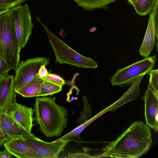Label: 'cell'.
Masks as SVG:
<instances>
[{"label":"cell","instance_id":"obj_7","mask_svg":"<svg viewBox=\"0 0 158 158\" xmlns=\"http://www.w3.org/2000/svg\"><path fill=\"white\" fill-rule=\"evenodd\" d=\"M49 58L38 57L20 62L15 70L14 86L15 91L38 76L39 69L43 65L49 64Z\"/></svg>","mask_w":158,"mask_h":158},{"label":"cell","instance_id":"obj_25","mask_svg":"<svg viewBox=\"0 0 158 158\" xmlns=\"http://www.w3.org/2000/svg\"><path fill=\"white\" fill-rule=\"evenodd\" d=\"M12 69L11 67L5 61L0 58V77H2L8 73Z\"/></svg>","mask_w":158,"mask_h":158},{"label":"cell","instance_id":"obj_6","mask_svg":"<svg viewBox=\"0 0 158 158\" xmlns=\"http://www.w3.org/2000/svg\"><path fill=\"white\" fill-rule=\"evenodd\" d=\"M10 14L20 49L26 45L34 26L31 12L27 3L15 6L10 10Z\"/></svg>","mask_w":158,"mask_h":158},{"label":"cell","instance_id":"obj_16","mask_svg":"<svg viewBox=\"0 0 158 158\" xmlns=\"http://www.w3.org/2000/svg\"><path fill=\"white\" fill-rule=\"evenodd\" d=\"M95 117H94L86 120L70 132L53 142H56L61 140L68 141L70 142L74 141L78 144L86 143L81 139L80 134L86 127L95 118Z\"/></svg>","mask_w":158,"mask_h":158},{"label":"cell","instance_id":"obj_26","mask_svg":"<svg viewBox=\"0 0 158 158\" xmlns=\"http://www.w3.org/2000/svg\"><path fill=\"white\" fill-rule=\"evenodd\" d=\"M157 5L156 7L154 17V24L156 37L157 39L156 48L158 50V10Z\"/></svg>","mask_w":158,"mask_h":158},{"label":"cell","instance_id":"obj_19","mask_svg":"<svg viewBox=\"0 0 158 158\" xmlns=\"http://www.w3.org/2000/svg\"><path fill=\"white\" fill-rule=\"evenodd\" d=\"M62 87L45 79L41 86L39 96H46L57 93L62 90Z\"/></svg>","mask_w":158,"mask_h":158},{"label":"cell","instance_id":"obj_1","mask_svg":"<svg viewBox=\"0 0 158 158\" xmlns=\"http://www.w3.org/2000/svg\"><path fill=\"white\" fill-rule=\"evenodd\" d=\"M150 127L143 122H133L117 139L104 147L98 157L138 158L145 154L152 143Z\"/></svg>","mask_w":158,"mask_h":158},{"label":"cell","instance_id":"obj_5","mask_svg":"<svg viewBox=\"0 0 158 158\" xmlns=\"http://www.w3.org/2000/svg\"><path fill=\"white\" fill-rule=\"evenodd\" d=\"M156 56L143 58L126 67L118 69L110 78L113 86L129 85L138 77L146 74L154 67Z\"/></svg>","mask_w":158,"mask_h":158},{"label":"cell","instance_id":"obj_30","mask_svg":"<svg viewBox=\"0 0 158 158\" xmlns=\"http://www.w3.org/2000/svg\"><path fill=\"white\" fill-rule=\"evenodd\" d=\"M128 3L132 5L134 7L137 2V0H127Z\"/></svg>","mask_w":158,"mask_h":158},{"label":"cell","instance_id":"obj_20","mask_svg":"<svg viewBox=\"0 0 158 158\" xmlns=\"http://www.w3.org/2000/svg\"><path fill=\"white\" fill-rule=\"evenodd\" d=\"M83 103V110L80 112V115L76 121V123L79 125L85 122L91 115V112L90 105L88 99L85 96L82 97Z\"/></svg>","mask_w":158,"mask_h":158},{"label":"cell","instance_id":"obj_21","mask_svg":"<svg viewBox=\"0 0 158 158\" xmlns=\"http://www.w3.org/2000/svg\"><path fill=\"white\" fill-rule=\"evenodd\" d=\"M149 76V83L147 87L158 94V69H151L147 73Z\"/></svg>","mask_w":158,"mask_h":158},{"label":"cell","instance_id":"obj_4","mask_svg":"<svg viewBox=\"0 0 158 158\" xmlns=\"http://www.w3.org/2000/svg\"><path fill=\"white\" fill-rule=\"evenodd\" d=\"M36 18L47 32L57 62L60 64H67L81 68L94 69L98 67L94 60L81 55L69 47L50 31L37 17Z\"/></svg>","mask_w":158,"mask_h":158},{"label":"cell","instance_id":"obj_31","mask_svg":"<svg viewBox=\"0 0 158 158\" xmlns=\"http://www.w3.org/2000/svg\"><path fill=\"white\" fill-rule=\"evenodd\" d=\"M10 9L7 8H0V15L5 12L9 11Z\"/></svg>","mask_w":158,"mask_h":158},{"label":"cell","instance_id":"obj_27","mask_svg":"<svg viewBox=\"0 0 158 158\" xmlns=\"http://www.w3.org/2000/svg\"><path fill=\"white\" fill-rule=\"evenodd\" d=\"M45 65L41 66L38 72V76L41 78H44L48 73Z\"/></svg>","mask_w":158,"mask_h":158},{"label":"cell","instance_id":"obj_28","mask_svg":"<svg viewBox=\"0 0 158 158\" xmlns=\"http://www.w3.org/2000/svg\"><path fill=\"white\" fill-rule=\"evenodd\" d=\"M13 156L7 149L0 150V158H12Z\"/></svg>","mask_w":158,"mask_h":158},{"label":"cell","instance_id":"obj_10","mask_svg":"<svg viewBox=\"0 0 158 158\" xmlns=\"http://www.w3.org/2000/svg\"><path fill=\"white\" fill-rule=\"evenodd\" d=\"M142 99L144 102L146 124L156 132L158 130V94L147 87Z\"/></svg>","mask_w":158,"mask_h":158},{"label":"cell","instance_id":"obj_15","mask_svg":"<svg viewBox=\"0 0 158 158\" xmlns=\"http://www.w3.org/2000/svg\"><path fill=\"white\" fill-rule=\"evenodd\" d=\"M44 80V78L37 77L15 91L25 98L39 97L41 86Z\"/></svg>","mask_w":158,"mask_h":158},{"label":"cell","instance_id":"obj_3","mask_svg":"<svg viewBox=\"0 0 158 158\" xmlns=\"http://www.w3.org/2000/svg\"><path fill=\"white\" fill-rule=\"evenodd\" d=\"M9 11L0 15V58L15 70L20 62L21 49Z\"/></svg>","mask_w":158,"mask_h":158},{"label":"cell","instance_id":"obj_23","mask_svg":"<svg viewBox=\"0 0 158 158\" xmlns=\"http://www.w3.org/2000/svg\"><path fill=\"white\" fill-rule=\"evenodd\" d=\"M27 0H0V8H11Z\"/></svg>","mask_w":158,"mask_h":158},{"label":"cell","instance_id":"obj_12","mask_svg":"<svg viewBox=\"0 0 158 158\" xmlns=\"http://www.w3.org/2000/svg\"><path fill=\"white\" fill-rule=\"evenodd\" d=\"M33 111L31 107L17 103L14 110L8 115L24 129L31 132L34 121Z\"/></svg>","mask_w":158,"mask_h":158},{"label":"cell","instance_id":"obj_2","mask_svg":"<svg viewBox=\"0 0 158 158\" xmlns=\"http://www.w3.org/2000/svg\"><path fill=\"white\" fill-rule=\"evenodd\" d=\"M34 107L40 131L47 137L60 136L66 127L68 110L56 103L55 97H38Z\"/></svg>","mask_w":158,"mask_h":158},{"label":"cell","instance_id":"obj_22","mask_svg":"<svg viewBox=\"0 0 158 158\" xmlns=\"http://www.w3.org/2000/svg\"><path fill=\"white\" fill-rule=\"evenodd\" d=\"M83 151H77L76 153H69L68 155L65 158H86L96 157L89 155V152L92 149L89 148L84 147L82 148Z\"/></svg>","mask_w":158,"mask_h":158},{"label":"cell","instance_id":"obj_18","mask_svg":"<svg viewBox=\"0 0 158 158\" xmlns=\"http://www.w3.org/2000/svg\"><path fill=\"white\" fill-rule=\"evenodd\" d=\"M156 0H137L134 7L136 13L141 16L147 15L153 8Z\"/></svg>","mask_w":158,"mask_h":158},{"label":"cell","instance_id":"obj_17","mask_svg":"<svg viewBox=\"0 0 158 158\" xmlns=\"http://www.w3.org/2000/svg\"><path fill=\"white\" fill-rule=\"evenodd\" d=\"M117 0H74L84 10L92 11L96 9L107 10L108 5Z\"/></svg>","mask_w":158,"mask_h":158},{"label":"cell","instance_id":"obj_24","mask_svg":"<svg viewBox=\"0 0 158 158\" xmlns=\"http://www.w3.org/2000/svg\"><path fill=\"white\" fill-rule=\"evenodd\" d=\"M44 78L47 80L62 86L66 84L64 80L56 74L48 73Z\"/></svg>","mask_w":158,"mask_h":158},{"label":"cell","instance_id":"obj_14","mask_svg":"<svg viewBox=\"0 0 158 158\" xmlns=\"http://www.w3.org/2000/svg\"><path fill=\"white\" fill-rule=\"evenodd\" d=\"M0 127L3 132L9 138L35 137L31 132L24 129L7 114H0Z\"/></svg>","mask_w":158,"mask_h":158},{"label":"cell","instance_id":"obj_8","mask_svg":"<svg viewBox=\"0 0 158 158\" xmlns=\"http://www.w3.org/2000/svg\"><path fill=\"white\" fill-rule=\"evenodd\" d=\"M26 143L44 158H58L59 154L64 151L68 141L48 142L35 137H23Z\"/></svg>","mask_w":158,"mask_h":158},{"label":"cell","instance_id":"obj_11","mask_svg":"<svg viewBox=\"0 0 158 158\" xmlns=\"http://www.w3.org/2000/svg\"><path fill=\"white\" fill-rule=\"evenodd\" d=\"M3 146L14 156L19 158H44L29 146L23 137L8 138Z\"/></svg>","mask_w":158,"mask_h":158},{"label":"cell","instance_id":"obj_29","mask_svg":"<svg viewBox=\"0 0 158 158\" xmlns=\"http://www.w3.org/2000/svg\"><path fill=\"white\" fill-rule=\"evenodd\" d=\"M8 136L0 132V147L3 146L5 142L8 138Z\"/></svg>","mask_w":158,"mask_h":158},{"label":"cell","instance_id":"obj_13","mask_svg":"<svg viewBox=\"0 0 158 158\" xmlns=\"http://www.w3.org/2000/svg\"><path fill=\"white\" fill-rule=\"evenodd\" d=\"M157 5L158 0H156L153 8L149 13V20L146 32L142 44L139 50L140 55L143 58L149 56L155 45L156 36L154 24V17L155 8Z\"/></svg>","mask_w":158,"mask_h":158},{"label":"cell","instance_id":"obj_9","mask_svg":"<svg viewBox=\"0 0 158 158\" xmlns=\"http://www.w3.org/2000/svg\"><path fill=\"white\" fill-rule=\"evenodd\" d=\"M17 93L14 86V76L8 73L0 77V114H9L14 109Z\"/></svg>","mask_w":158,"mask_h":158}]
</instances>
